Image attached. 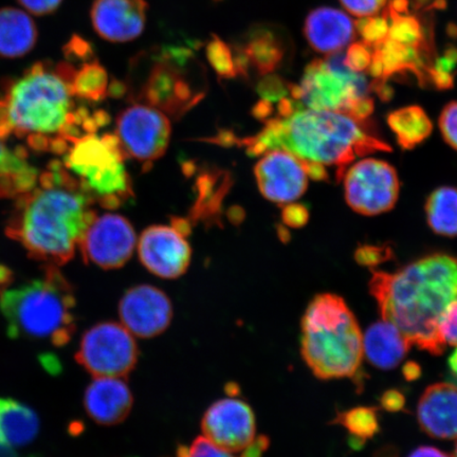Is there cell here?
Wrapping results in <instances>:
<instances>
[{
	"label": "cell",
	"instance_id": "7",
	"mask_svg": "<svg viewBox=\"0 0 457 457\" xmlns=\"http://www.w3.org/2000/svg\"><path fill=\"white\" fill-rule=\"evenodd\" d=\"M124 153L116 135L89 134L65 153V168L103 208L117 209L134 195Z\"/></svg>",
	"mask_w": 457,
	"mask_h": 457
},
{
	"label": "cell",
	"instance_id": "15",
	"mask_svg": "<svg viewBox=\"0 0 457 457\" xmlns=\"http://www.w3.org/2000/svg\"><path fill=\"white\" fill-rule=\"evenodd\" d=\"M254 175L262 196L278 204H288L299 199L307 190L305 162L285 150L262 154L254 168Z\"/></svg>",
	"mask_w": 457,
	"mask_h": 457
},
{
	"label": "cell",
	"instance_id": "23",
	"mask_svg": "<svg viewBox=\"0 0 457 457\" xmlns=\"http://www.w3.org/2000/svg\"><path fill=\"white\" fill-rule=\"evenodd\" d=\"M38 170L21 148L7 145L0 137V198H17L37 185Z\"/></svg>",
	"mask_w": 457,
	"mask_h": 457
},
{
	"label": "cell",
	"instance_id": "36",
	"mask_svg": "<svg viewBox=\"0 0 457 457\" xmlns=\"http://www.w3.org/2000/svg\"><path fill=\"white\" fill-rule=\"evenodd\" d=\"M438 333L445 345L457 347V300L451 302L439 318Z\"/></svg>",
	"mask_w": 457,
	"mask_h": 457
},
{
	"label": "cell",
	"instance_id": "46",
	"mask_svg": "<svg viewBox=\"0 0 457 457\" xmlns=\"http://www.w3.org/2000/svg\"><path fill=\"white\" fill-rule=\"evenodd\" d=\"M403 373L405 379L408 381H414L420 378L421 375V369L416 362L410 361L404 365Z\"/></svg>",
	"mask_w": 457,
	"mask_h": 457
},
{
	"label": "cell",
	"instance_id": "37",
	"mask_svg": "<svg viewBox=\"0 0 457 457\" xmlns=\"http://www.w3.org/2000/svg\"><path fill=\"white\" fill-rule=\"evenodd\" d=\"M371 56H373V53H370L367 44L353 43L348 47L345 60H343V62L351 71L360 73L369 70Z\"/></svg>",
	"mask_w": 457,
	"mask_h": 457
},
{
	"label": "cell",
	"instance_id": "53",
	"mask_svg": "<svg viewBox=\"0 0 457 457\" xmlns=\"http://www.w3.org/2000/svg\"><path fill=\"white\" fill-rule=\"evenodd\" d=\"M213 2L220 3V2H222V0H213Z\"/></svg>",
	"mask_w": 457,
	"mask_h": 457
},
{
	"label": "cell",
	"instance_id": "17",
	"mask_svg": "<svg viewBox=\"0 0 457 457\" xmlns=\"http://www.w3.org/2000/svg\"><path fill=\"white\" fill-rule=\"evenodd\" d=\"M138 253L140 261L155 276L173 279L182 276L190 265V245L173 227L153 226L142 232Z\"/></svg>",
	"mask_w": 457,
	"mask_h": 457
},
{
	"label": "cell",
	"instance_id": "26",
	"mask_svg": "<svg viewBox=\"0 0 457 457\" xmlns=\"http://www.w3.org/2000/svg\"><path fill=\"white\" fill-rule=\"evenodd\" d=\"M248 56L250 65L261 76H267L278 70L284 59L285 48L278 34L266 27H255L245 36L244 45H239Z\"/></svg>",
	"mask_w": 457,
	"mask_h": 457
},
{
	"label": "cell",
	"instance_id": "49",
	"mask_svg": "<svg viewBox=\"0 0 457 457\" xmlns=\"http://www.w3.org/2000/svg\"><path fill=\"white\" fill-rule=\"evenodd\" d=\"M375 457H398V451L392 445H386V447L377 451Z\"/></svg>",
	"mask_w": 457,
	"mask_h": 457
},
{
	"label": "cell",
	"instance_id": "44",
	"mask_svg": "<svg viewBox=\"0 0 457 457\" xmlns=\"http://www.w3.org/2000/svg\"><path fill=\"white\" fill-rule=\"evenodd\" d=\"M28 12L37 16L54 13L60 8L62 0H17Z\"/></svg>",
	"mask_w": 457,
	"mask_h": 457
},
{
	"label": "cell",
	"instance_id": "5",
	"mask_svg": "<svg viewBox=\"0 0 457 457\" xmlns=\"http://www.w3.org/2000/svg\"><path fill=\"white\" fill-rule=\"evenodd\" d=\"M76 299L56 266L46 267L44 276L12 286L7 268H0V310L12 339L47 341L62 347L76 330Z\"/></svg>",
	"mask_w": 457,
	"mask_h": 457
},
{
	"label": "cell",
	"instance_id": "25",
	"mask_svg": "<svg viewBox=\"0 0 457 457\" xmlns=\"http://www.w3.org/2000/svg\"><path fill=\"white\" fill-rule=\"evenodd\" d=\"M37 41V29L24 11L0 9V55L16 59L30 53Z\"/></svg>",
	"mask_w": 457,
	"mask_h": 457
},
{
	"label": "cell",
	"instance_id": "52",
	"mask_svg": "<svg viewBox=\"0 0 457 457\" xmlns=\"http://www.w3.org/2000/svg\"><path fill=\"white\" fill-rule=\"evenodd\" d=\"M454 457H457V445H456V449H455Z\"/></svg>",
	"mask_w": 457,
	"mask_h": 457
},
{
	"label": "cell",
	"instance_id": "22",
	"mask_svg": "<svg viewBox=\"0 0 457 457\" xmlns=\"http://www.w3.org/2000/svg\"><path fill=\"white\" fill-rule=\"evenodd\" d=\"M411 342L390 322H376L363 337V353L375 367L391 370L407 355Z\"/></svg>",
	"mask_w": 457,
	"mask_h": 457
},
{
	"label": "cell",
	"instance_id": "38",
	"mask_svg": "<svg viewBox=\"0 0 457 457\" xmlns=\"http://www.w3.org/2000/svg\"><path fill=\"white\" fill-rule=\"evenodd\" d=\"M439 129L445 142L457 151V101L444 108L439 118Z\"/></svg>",
	"mask_w": 457,
	"mask_h": 457
},
{
	"label": "cell",
	"instance_id": "1",
	"mask_svg": "<svg viewBox=\"0 0 457 457\" xmlns=\"http://www.w3.org/2000/svg\"><path fill=\"white\" fill-rule=\"evenodd\" d=\"M71 82L57 67L37 62L5 87L0 98V137L24 139L33 150L66 153L108 121L105 112L94 116L76 108Z\"/></svg>",
	"mask_w": 457,
	"mask_h": 457
},
{
	"label": "cell",
	"instance_id": "33",
	"mask_svg": "<svg viewBox=\"0 0 457 457\" xmlns=\"http://www.w3.org/2000/svg\"><path fill=\"white\" fill-rule=\"evenodd\" d=\"M205 55H207L210 65L220 79L238 77L232 47L216 34L211 36L207 47H205Z\"/></svg>",
	"mask_w": 457,
	"mask_h": 457
},
{
	"label": "cell",
	"instance_id": "47",
	"mask_svg": "<svg viewBox=\"0 0 457 457\" xmlns=\"http://www.w3.org/2000/svg\"><path fill=\"white\" fill-rule=\"evenodd\" d=\"M409 457H450L434 447H420L411 453Z\"/></svg>",
	"mask_w": 457,
	"mask_h": 457
},
{
	"label": "cell",
	"instance_id": "4",
	"mask_svg": "<svg viewBox=\"0 0 457 457\" xmlns=\"http://www.w3.org/2000/svg\"><path fill=\"white\" fill-rule=\"evenodd\" d=\"M365 121L338 112L296 108L287 116L268 119L261 133L245 145L249 155L285 150L308 167L335 168L336 179L341 181L357 158L392 150Z\"/></svg>",
	"mask_w": 457,
	"mask_h": 457
},
{
	"label": "cell",
	"instance_id": "34",
	"mask_svg": "<svg viewBox=\"0 0 457 457\" xmlns=\"http://www.w3.org/2000/svg\"><path fill=\"white\" fill-rule=\"evenodd\" d=\"M388 13L392 20V24L388 29V37L407 46V47L419 48L422 38L419 21L413 16H404L393 12L391 10H388Z\"/></svg>",
	"mask_w": 457,
	"mask_h": 457
},
{
	"label": "cell",
	"instance_id": "8",
	"mask_svg": "<svg viewBox=\"0 0 457 457\" xmlns=\"http://www.w3.org/2000/svg\"><path fill=\"white\" fill-rule=\"evenodd\" d=\"M293 99L303 108L331 111L367 120L374 110L367 83L343 61H314L300 85L289 86Z\"/></svg>",
	"mask_w": 457,
	"mask_h": 457
},
{
	"label": "cell",
	"instance_id": "13",
	"mask_svg": "<svg viewBox=\"0 0 457 457\" xmlns=\"http://www.w3.org/2000/svg\"><path fill=\"white\" fill-rule=\"evenodd\" d=\"M133 226L118 214L96 217L84 233L79 248L86 262L103 270H117L127 264L136 247Z\"/></svg>",
	"mask_w": 457,
	"mask_h": 457
},
{
	"label": "cell",
	"instance_id": "39",
	"mask_svg": "<svg viewBox=\"0 0 457 457\" xmlns=\"http://www.w3.org/2000/svg\"><path fill=\"white\" fill-rule=\"evenodd\" d=\"M64 54L67 62H89L95 57L94 46L85 38L73 36L65 46Z\"/></svg>",
	"mask_w": 457,
	"mask_h": 457
},
{
	"label": "cell",
	"instance_id": "48",
	"mask_svg": "<svg viewBox=\"0 0 457 457\" xmlns=\"http://www.w3.org/2000/svg\"><path fill=\"white\" fill-rule=\"evenodd\" d=\"M390 10L398 14L407 12L408 0H392Z\"/></svg>",
	"mask_w": 457,
	"mask_h": 457
},
{
	"label": "cell",
	"instance_id": "43",
	"mask_svg": "<svg viewBox=\"0 0 457 457\" xmlns=\"http://www.w3.org/2000/svg\"><path fill=\"white\" fill-rule=\"evenodd\" d=\"M308 217H310V214H308L305 205L293 203L286 204L282 213L285 225L290 228L305 226Z\"/></svg>",
	"mask_w": 457,
	"mask_h": 457
},
{
	"label": "cell",
	"instance_id": "50",
	"mask_svg": "<svg viewBox=\"0 0 457 457\" xmlns=\"http://www.w3.org/2000/svg\"><path fill=\"white\" fill-rule=\"evenodd\" d=\"M0 457H16V455L12 449L0 445Z\"/></svg>",
	"mask_w": 457,
	"mask_h": 457
},
{
	"label": "cell",
	"instance_id": "51",
	"mask_svg": "<svg viewBox=\"0 0 457 457\" xmlns=\"http://www.w3.org/2000/svg\"><path fill=\"white\" fill-rule=\"evenodd\" d=\"M449 364L451 370H453L454 373L457 375V350L453 353V355L451 356L449 360Z\"/></svg>",
	"mask_w": 457,
	"mask_h": 457
},
{
	"label": "cell",
	"instance_id": "31",
	"mask_svg": "<svg viewBox=\"0 0 457 457\" xmlns=\"http://www.w3.org/2000/svg\"><path fill=\"white\" fill-rule=\"evenodd\" d=\"M334 424L346 428L353 437V448L362 447L365 441L379 432V422L376 409L359 407L337 415Z\"/></svg>",
	"mask_w": 457,
	"mask_h": 457
},
{
	"label": "cell",
	"instance_id": "12",
	"mask_svg": "<svg viewBox=\"0 0 457 457\" xmlns=\"http://www.w3.org/2000/svg\"><path fill=\"white\" fill-rule=\"evenodd\" d=\"M116 136L128 157L152 164L167 152L170 122L163 112L147 104L131 105L119 114Z\"/></svg>",
	"mask_w": 457,
	"mask_h": 457
},
{
	"label": "cell",
	"instance_id": "10",
	"mask_svg": "<svg viewBox=\"0 0 457 457\" xmlns=\"http://www.w3.org/2000/svg\"><path fill=\"white\" fill-rule=\"evenodd\" d=\"M135 337L121 323L103 322L82 337L76 359L94 377H127L138 361Z\"/></svg>",
	"mask_w": 457,
	"mask_h": 457
},
{
	"label": "cell",
	"instance_id": "42",
	"mask_svg": "<svg viewBox=\"0 0 457 457\" xmlns=\"http://www.w3.org/2000/svg\"><path fill=\"white\" fill-rule=\"evenodd\" d=\"M391 254V250L388 248L364 245V247L357 250L356 261L359 264L371 267L387 261L390 259Z\"/></svg>",
	"mask_w": 457,
	"mask_h": 457
},
{
	"label": "cell",
	"instance_id": "9",
	"mask_svg": "<svg viewBox=\"0 0 457 457\" xmlns=\"http://www.w3.org/2000/svg\"><path fill=\"white\" fill-rule=\"evenodd\" d=\"M198 62L191 50L164 47L148 71L138 98L157 110L179 116L204 98V85H195L192 68Z\"/></svg>",
	"mask_w": 457,
	"mask_h": 457
},
{
	"label": "cell",
	"instance_id": "21",
	"mask_svg": "<svg viewBox=\"0 0 457 457\" xmlns=\"http://www.w3.org/2000/svg\"><path fill=\"white\" fill-rule=\"evenodd\" d=\"M417 416L428 436L457 439V386L445 382L428 386L420 400Z\"/></svg>",
	"mask_w": 457,
	"mask_h": 457
},
{
	"label": "cell",
	"instance_id": "20",
	"mask_svg": "<svg viewBox=\"0 0 457 457\" xmlns=\"http://www.w3.org/2000/svg\"><path fill=\"white\" fill-rule=\"evenodd\" d=\"M356 32V24L351 17L334 8L313 10L305 21L307 42L323 54L341 53L355 38Z\"/></svg>",
	"mask_w": 457,
	"mask_h": 457
},
{
	"label": "cell",
	"instance_id": "14",
	"mask_svg": "<svg viewBox=\"0 0 457 457\" xmlns=\"http://www.w3.org/2000/svg\"><path fill=\"white\" fill-rule=\"evenodd\" d=\"M204 437L221 449L242 453L256 441V424L250 405L236 397L216 402L202 422Z\"/></svg>",
	"mask_w": 457,
	"mask_h": 457
},
{
	"label": "cell",
	"instance_id": "40",
	"mask_svg": "<svg viewBox=\"0 0 457 457\" xmlns=\"http://www.w3.org/2000/svg\"><path fill=\"white\" fill-rule=\"evenodd\" d=\"M347 12L358 19L375 16L385 7L386 0H340Z\"/></svg>",
	"mask_w": 457,
	"mask_h": 457
},
{
	"label": "cell",
	"instance_id": "27",
	"mask_svg": "<svg viewBox=\"0 0 457 457\" xmlns=\"http://www.w3.org/2000/svg\"><path fill=\"white\" fill-rule=\"evenodd\" d=\"M388 127L395 134L398 145L412 150L432 133L433 125L427 113L419 106L402 108L388 114Z\"/></svg>",
	"mask_w": 457,
	"mask_h": 457
},
{
	"label": "cell",
	"instance_id": "41",
	"mask_svg": "<svg viewBox=\"0 0 457 457\" xmlns=\"http://www.w3.org/2000/svg\"><path fill=\"white\" fill-rule=\"evenodd\" d=\"M259 84V93L262 99L268 102L281 100L284 96L289 93V86L286 85L281 79L274 76H264Z\"/></svg>",
	"mask_w": 457,
	"mask_h": 457
},
{
	"label": "cell",
	"instance_id": "30",
	"mask_svg": "<svg viewBox=\"0 0 457 457\" xmlns=\"http://www.w3.org/2000/svg\"><path fill=\"white\" fill-rule=\"evenodd\" d=\"M228 177L220 173L204 174L197 181L198 198L192 211L194 220L213 215L220 209L221 198L228 187Z\"/></svg>",
	"mask_w": 457,
	"mask_h": 457
},
{
	"label": "cell",
	"instance_id": "18",
	"mask_svg": "<svg viewBox=\"0 0 457 457\" xmlns=\"http://www.w3.org/2000/svg\"><path fill=\"white\" fill-rule=\"evenodd\" d=\"M145 0H95L90 19L100 37L112 43H127L145 29Z\"/></svg>",
	"mask_w": 457,
	"mask_h": 457
},
{
	"label": "cell",
	"instance_id": "32",
	"mask_svg": "<svg viewBox=\"0 0 457 457\" xmlns=\"http://www.w3.org/2000/svg\"><path fill=\"white\" fill-rule=\"evenodd\" d=\"M270 445V439L259 436L251 447L242 453H232L217 447L207 438L198 437L190 445H182L177 451V457H262Z\"/></svg>",
	"mask_w": 457,
	"mask_h": 457
},
{
	"label": "cell",
	"instance_id": "45",
	"mask_svg": "<svg viewBox=\"0 0 457 457\" xmlns=\"http://www.w3.org/2000/svg\"><path fill=\"white\" fill-rule=\"evenodd\" d=\"M381 407L390 412H398L402 411L405 404V398L402 393L397 390H388L380 399Z\"/></svg>",
	"mask_w": 457,
	"mask_h": 457
},
{
	"label": "cell",
	"instance_id": "2",
	"mask_svg": "<svg viewBox=\"0 0 457 457\" xmlns=\"http://www.w3.org/2000/svg\"><path fill=\"white\" fill-rule=\"evenodd\" d=\"M94 204L93 196L65 165L54 162L30 191L17 197L8 236L33 259L64 265L96 217Z\"/></svg>",
	"mask_w": 457,
	"mask_h": 457
},
{
	"label": "cell",
	"instance_id": "19",
	"mask_svg": "<svg viewBox=\"0 0 457 457\" xmlns=\"http://www.w3.org/2000/svg\"><path fill=\"white\" fill-rule=\"evenodd\" d=\"M129 387L117 377H95L85 392L86 412L96 424L113 426L122 422L133 408Z\"/></svg>",
	"mask_w": 457,
	"mask_h": 457
},
{
	"label": "cell",
	"instance_id": "24",
	"mask_svg": "<svg viewBox=\"0 0 457 457\" xmlns=\"http://www.w3.org/2000/svg\"><path fill=\"white\" fill-rule=\"evenodd\" d=\"M39 420L26 404L11 398H0V445L11 449L24 447L36 439Z\"/></svg>",
	"mask_w": 457,
	"mask_h": 457
},
{
	"label": "cell",
	"instance_id": "11",
	"mask_svg": "<svg viewBox=\"0 0 457 457\" xmlns=\"http://www.w3.org/2000/svg\"><path fill=\"white\" fill-rule=\"evenodd\" d=\"M342 179L346 202L357 213L378 215L392 210L397 203V171L382 160H360L347 168Z\"/></svg>",
	"mask_w": 457,
	"mask_h": 457
},
{
	"label": "cell",
	"instance_id": "16",
	"mask_svg": "<svg viewBox=\"0 0 457 457\" xmlns=\"http://www.w3.org/2000/svg\"><path fill=\"white\" fill-rule=\"evenodd\" d=\"M121 324L138 338H154L169 328L173 306L163 291L151 285L136 286L127 291L119 304Z\"/></svg>",
	"mask_w": 457,
	"mask_h": 457
},
{
	"label": "cell",
	"instance_id": "6",
	"mask_svg": "<svg viewBox=\"0 0 457 457\" xmlns=\"http://www.w3.org/2000/svg\"><path fill=\"white\" fill-rule=\"evenodd\" d=\"M301 352L319 379L357 376L362 364L363 336L341 296H314L302 320Z\"/></svg>",
	"mask_w": 457,
	"mask_h": 457
},
{
	"label": "cell",
	"instance_id": "3",
	"mask_svg": "<svg viewBox=\"0 0 457 457\" xmlns=\"http://www.w3.org/2000/svg\"><path fill=\"white\" fill-rule=\"evenodd\" d=\"M370 290L382 319L398 328L411 345L442 355L445 345L438 320L457 300V259L434 254L396 271H374Z\"/></svg>",
	"mask_w": 457,
	"mask_h": 457
},
{
	"label": "cell",
	"instance_id": "35",
	"mask_svg": "<svg viewBox=\"0 0 457 457\" xmlns=\"http://www.w3.org/2000/svg\"><path fill=\"white\" fill-rule=\"evenodd\" d=\"M388 29H390V22L386 16L363 17L356 22V30L361 34L363 43L369 47L375 48L376 46L384 43L388 37Z\"/></svg>",
	"mask_w": 457,
	"mask_h": 457
},
{
	"label": "cell",
	"instance_id": "29",
	"mask_svg": "<svg viewBox=\"0 0 457 457\" xmlns=\"http://www.w3.org/2000/svg\"><path fill=\"white\" fill-rule=\"evenodd\" d=\"M108 87V74L99 61L83 62L81 68L74 72L71 88L79 99L101 102L106 98Z\"/></svg>",
	"mask_w": 457,
	"mask_h": 457
},
{
	"label": "cell",
	"instance_id": "28",
	"mask_svg": "<svg viewBox=\"0 0 457 457\" xmlns=\"http://www.w3.org/2000/svg\"><path fill=\"white\" fill-rule=\"evenodd\" d=\"M428 225L439 236L457 237V188L443 187L434 191L426 204Z\"/></svg>",
	"mask_w": 457,
	"mask_h": 457
}]
</instances>
